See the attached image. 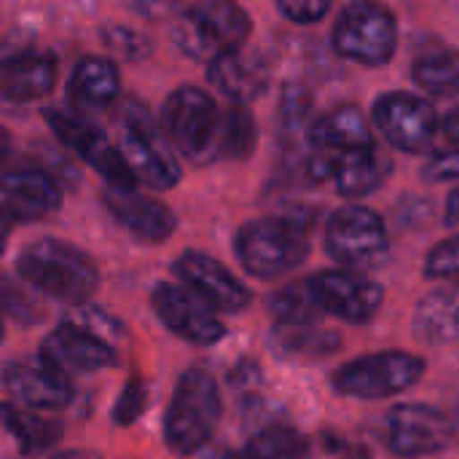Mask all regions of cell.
Masks as SVG:
<instances>
[{
  "mask_svg": "<svg viewBox=\"0 0 459 459\" xmlns=\"http://www.w3.org/2000/svg\"><path fill=\"white\" fill-rule=\"evenodd\" d=\"M16 272L40 296H48L62 304H86L97 285L100 269L89 253L62 239H38L30 242L16 255Z\"/></svg>",
  "mask_w": 459,
  "mask_h": 459,
  "instance_id": "obj_1",
  "label": "cell"
},
{
  "mask_svg": "<svg viewBox=\"0 0 459 459\" xmlns=\"http://www.w3.org/2000/svg\"><path fill=\"white\" fill-rule=\"evenodd\" d=\"M234 253L255 280H280L309 255V229L299 218H255L237 231Z\"/></svg>",
  "mask_w": 459,
  "mask_h": 459,
  "instance_id": "obj_2",
  "label": "cell"
},
{
  "mask_svg": "<svg viewBox=\"0 0 459 459\" xmlns=\"http://www.w3.org/2000/svg\"><path fill=\"white\" fill-rule=\"evenodd\" d=\"M223 414L221 390L204 368L180 374L164 414V441L175 455H196L210 444Z\"/></svg>",
  "mask_w": 459,
  "mask_h": 459,
  "instance_id": "obj_3",
  "label": "cell"
},
{
  "mask_svg": "<svg viewBox=\"0 0 459 459\" xmlns=\"http://www.w3.org/2000/svg\"><path fill=\"white\" fill-rule=\"evenodd\" d=\"M164 129L175 148L194 164H210L221 159L223 110L215 100L196 86H180L164 102Z\"/></svg>",
  "mask_w": 459,
  "mask_h": 459,
  "instance_id": "obj_4",
  "label": "cell"
},
{
  "mask_svg": "<svg viewBox=\"0 0 459 459\" xmlns=\"http://www.w3.org/2000/svg\"><path fill=\"white\" fill-rule=\"evenodd\" d=\"M425 374V360L414 352L385 350L374 355L355 358L336 368L331 387L344 398L358 401H382L406 393Z\"/></svg>",
  "mask_w": 459,
  "mask_h": 459,
  "instance_id": "obj_5",
  "label": "cell"
},
{
  "mask_svg": "<svg viewBox=\"0 0 459 459\" xmlns=\"http://www.w3.org/2000/svg\"><path fill=\"white\" fill-rule=\"evenodd\" d=\"M333 48L368 67L387 65L398 48V22L393 11L374 0L350 3L333 24Z\"/></svg>",
  "mask_w": 459,
  "mask_h": 459,
  "instance_id": "obj_6",
  "label": "cell"
},
{
  "mask_svg": "<svg viewBox=\"0 0 459 459\" xmlns=\"http://www.w3.org/2000/svg\"><path fill=\"white\" fill-rule=\"evenodd\" d=\"M325 253L350 272L379 269L390 253L387 226L371 207L347 204L325 226Z\"/></svg>",
  "mask_w": 459,
  "mask_h": 459,
  "instance_id": "obj_7",
  "label": "cell"
},
{
  "mask_svg": "<svg viewBox=\"0 0 459 459\" xmlns=\"http://www.w3.org/2000/svg\"><path fill=\"white\" fill-rule=\"evenodd\" d=\"M151 307L161 325L188 344L212 347L226 336V325L218 312L183 282H159L151 293Z\"/></svg>",
  "mask_w": 459,
  "mask_h": 459,
  "instance_id": "obj_8",
  "label": "cell"
},
{
  "mask_svg": "<svg viewBox=\"0 0 459 459\" xmlns=\"http://www.w3.org/2000/svg\"><path fill=\"white\" fill-rule=\"evenodd\" d=\"M118 151L137 183H145L153 191H167L178 186L180 167L145 110L134 108V113L126 116Z\"/></svg>",
  "mask_w": 459,
  "mask_h": 459,
  "instance_id": "obj_9",
  "label": "cell"
},
{
  "mask_svg": "<svg viewBox=\"0 0 459 459\" xmlns=\"http://www.w3.org/2000/svg\"><path fill=\"white\" fill-rule=\"evenodd\" d=\"M307 282L323 315L352 325L371 323L385 301V288L379 282L350 269H325L312 274Z\"/></svg>",
  "mask_w": 459,
  "mask_h": 459,
  "instance_id": "obj_10",
  "label": "cell"
},
{
  "mask_svg": "<svg viewBox=\"0 0 459 459\" xmlns=\"http://www.w3.org/2000/svg\"><path fill=\"white\" fill-rule=\"evenodd\" d=\"M374 121L390 145L406 153H422L441 132L433 105L409 91H387L374 102Z\"/></svg>",
  "mask_w": 459,
  "mask_h": 459,
  "instance_id": "obj_11",
  "label": "cell"
},
{
  "mask_svg": "<svg viewBox=\"0 0 459 459\" xmlns=\"http://www.w3.org/2000/svg\"><path fill=\"white\" fill-rule=\"evenodd\" d=\"M455 438L452 420L428 403H398L387 414V446L398 457H430Z\"/></svg>",
  "mask_w": 459,
  "mask_h": 459,
  "instance_id": "obj_12",
  "label": "cell"
},
{
  "mask_svg": "<svg viewBox=\"0 0 459 459\" xmlns=\"http://www.w3.org/2000/svg\"><path fill=\"white\" fill-rule=\"evenodd\" d=\"M46 121H48L51 132L75 156H81L94 172H100L108 180V188H134L137 186L121 151L113 148L97 126H91L89 121L70 116L65 110H46Z\"/></svg>",
  "mask_w": 459,
  "mask_h": 459,
  "instance_id": "obj_13",
  "label": "cell"
},
{
  "mask_svg": "<svg viewBox=\"0 0 459 459\" xmlns=\"http://www.w3.org/2000/svg\"><path fill=\"white\" fill-rule=\"evenodd\" d=\"M3 387L5 393L24 409L32 411H59L73 401V382L65 371H59L43 355L30 360H13L3 366Z\"/></svg>",
  "mask_w": 459,
  "mask_h": 459,
  "instance_id": "obj_14",
  "label": "cell"
},
{
  "mask_svg": "<svg viewBox=\"0 0 459 459\" xmlns=\"http://www.w3.org/2000/svg\"><path fill=\"white\" fill-rule=\"evenodd\" d=\"M172 272L186 288H191L196 296H202L215 312L237 315V312L247 309L253 301V293L245 288V282L207 253L186 250L172 264Z\"/></svg>",
  "mask_w": 459,
  "mask_h": 459,
  "instance_id": "obj_15",
  "label": "cell"
},
{
  "mask_svg": "<svg viewBox=\"0 0 459 459\" xmlns=\"http://www.w3.org/2000/svg\"><path fill=\"white\" fill-rule=\"evenodd\" d=\"M46 360H51L59 371L70 374H91V371H102L118 363V352L116 347H110L108 342L81 331L73 323H62L56 325L43 342H40V352Z\"/></svg>",
  "mask_w": 459,
  "mask_h": 459,
  "instance_id": "obj_16",
  "label": "cell"
},
{
  "mask_svg": "<svg viewBox=\"0 0 459 459\" xmlns=\"http://www.w3.org/2000/svg\"><path fill=\"white\" fill-rule=\"evenodd\" d=\"M108 212L140 242H164L175 234V212L153 196L137 194L134 188H108L102 194Z\"/></svg>",
  "mask_w": 459,
  "mask_h": 459,
  "instance_id": "obj_17",
  "label": "cell"
},
{
  "mask_svg": "<svg viewBox=\"0 0 459 459\" xmlns=\"http://www.w3.org/2000/svg\"><path fill=\"white\" fill-rule=\"evenodd\" d=\"M210 83L237 105H247L269 86V67L264 56L245 46H231L207 62Z\"/></svg>",
  "mask_w": 459,
  "mask_h": 459,
  "instance_id": "obj_18",
  "label": "cell"
},
{
  "mask_svg": "<svg viewBox=\"0 0 459 459\" xmlns=\"http://www.w3.org/2000/svg\"><path fill=\"white\" fill-rule=\"evenodd\" d=\"M56 83V59L46 51L22 48L0 56V94L11 102L46 97Z\"/></svg>",
  "mask_w": 459,
  "mask_h": 459,
  "instance_id": "obj_19",
  "label": "cell"
},
{
  "mask_svg": "<svg viewBox=\"0 0 459 459\" xmlns=\"http://www.w3.org/2000/svg\"><path fill=\"white\" fill-rule=\"evenodd\" d=\"M0 196L19 221L22 218H40L62 204V191L51 175L43 169H8L0 172Z\"/></svg>",
  "mask_w": 459,
  "mask_h": 459,
  "instance_id": "obj_20",
  "label": "cell"
},
{
  "mask_svg": "<svg viewBox=\"0 0 459 459\" xmlns=\"http://www.w3.org/2000/svg\"><path fill=\"white\" fill-rule=\"evenodd\" d=\"M414 336L422 344L444 347L459 342V282H449L444 288H433L425 293L411 317Z\"/></svg>",
  "mask_w": 459,
  "mask_h": 459,
  "instance_id": "obj_21",
  "label": "cell"
},
{
  "mask_svg": "<svg viewBox=\"0 0 459 459\" xmlns=\"http://www.w3.org/2000/svg\"><path fill=\"white\" fill-rule=\"evenodd\" d=\"M387 172H390L387 156L377 151V145H368V148H352L336 153L331 180L344 199H363L385 183Z\"/></svg>",
  "mask_w": 459,
  "mask_h": 459,
  "instance_id": "obj_22",
  "label": "cell"
},
{
  "mask_svg": "<svg viewBox=\"0 0 459 459\" xmlns=\"http://www.w3.org/2000/svg\"><path fill=\"white\" fill-rule=\"evenodd\" d=\"M309 145L328 148L336 153L352 151V148H368L374 145V132L360 108L342 105L309 126Z\"/></svg>",
  "mask_w": 459,
  "mask_h": 459,
  "instance_id": "obj_23",
  "label": "cell"
},
{
  "mask_svg": "<svg viewBox=\"0 0 459 459\" xmlns=\"http://www.w3.org/2000/svg\"><path fill=\"white\" fill-rule=\"evenodd\" d=\"M342 347V336L315 325H274L269 333V350L280 360H323Z\"/></svg>",
  "mask_w": 459,
  "mask_h": 459,
  "instance_id": "obj_24",
  "label": "cell"
},
{
  "mask_svg": "<svg viewBox=\"0 0 459 459\" xmlns=\"http://www.w3.org/2000/svg\"><path fill=\"white\" fill-rule=\"evenodd\" d=\"M121 81L118 70L110 59L105 56H86L78 62L70 78V97L89 110L108 108L118 97Z\"/></svg>",
  "mask_w": 459,
  "mask_h": 459,
  "instance_id": "obj_25",
  "label": "cell"
},
{
  "mask_svg": "<svg viewBox=\"0 0 459 459\" xmlns=\"http://www.w3.org/2000/svg\"><path fill=\"white\" fill-rule=\"evenodd\" d=\"M0 425L27 455L46 452L62 438V425L56 420H48L43 411H32L19 403H0Z\"/></svg>",
  "mask_w": 459,
  "mask_h": 459,
  "instance_id": "obj_26",
  "label": "cell"
},
{
  "mask_svg": "<svg viewBox=\"0 0 459 459\" xmlns=\"http://www.w3.org/2000/svg\"><path fill=\"white\" fill-rule=\"evenodd\" d=\"M194 11L199 13V19L204 22V27L210 30L221 48L242 46L253 30L247 11L237 0H199Z\"/></svg>",
  "mask_w": 459,
  "mask_h": 459,
  "instance_id": "obj_27",
  "label": "cell"
},
{
  "mask_svg": "<svg viewBox=\"0 0 459 459\" xmlns=\"http://www.w3.org/2000/svg\"><path fill=\"white\" fill-rule=\"evenodd\" d=\"M309 438L282 422L261 428L237 455L239 459H309Z\"/></svg>",
  "mask_w": 459,
  "mask_h": 459,
  "instance_id": "obj_28",
  "label": "cell"
},
{
  "mask_svg": "<svg viewBox=\"0 0 459 459\" xmlns=\"http://www.w3.org/2000/svg\"><path fill=\"white\" fill-rule=\"evenodd\" d=\"M266 309L277 325H315L323 317V309L307 280L274 290L266 301Z\"/></svg>",
  "mask_w": 459,
  "mask_h": 459,
  "instance_id": "obj_29",
  "label": "cell"
},
{
  "mask_svg": "<svg viewBox=\"0 0 459 459\" xmlns=\"http://www.w3.org/2000/svg\"><path fill=\"white\" fill-rule=\"evenodd\" d=\"M411 75L436 97H459V51H438L417 59Z\"/></svg>",
  "mask_w": 459,
  "mask_h": 459,
  "instance_id": "obj_30",
  "label": "cell"
},
{
  "mask_svg": "<svg viewBox=\"0 0 459 459\" xmlns=\"http://www.w3.org/2000/svg\"><path fill=\"white\" fill-rule=\"evenodd\" d=\"M258 140V126L253 113L245 105H229L223 110L221 129V159H245L253 153Z\"/></svg>",
  "mask_w": 459,
  "mask_h": 459,
  "instance_id": "obj_31",
  "label": "cell"
},
{
  "mask_svg": "<svg viewBox=\"0 0 459 459\" xmlns=\"http://www.w3.org/2000/svg\"><path fill=\"white\" fill-rule=\"evenodd\" d=\"M172 40L175 46L191 56V59H202V62H210L215 54H221L223 48L218 46V40L210 35V30L204 27V22L199 19V13L194 8L183 11L175 16L172 22Z\"/></svg>",
  "mask_w": 459,
  "mask_h": 459,
  "instance_id": "obj_32",
  "label": "cell"
},
{
  "mask_svg": "<svg viewBox=\"0 0 459 459\" xmlns=\"http://www.w3.org/2000/svg\"><path fill=\"white\" fill-rule=\"evenodd\" d=\"M65 323L78 325L81 331H86V333H91V336L108 342L110 347H116V344L124 339V325H121V320H116L110 312H105V309H100V307H91V304H75V307L67 312Z\"/></svg>",
  "mask_w": 459,
  "mask_h": 459,
  "instance_id": "obj_33",
  "label": "cell"
},
{
  "mask_svg": "<svg viewBox=\"0 0 459 459\" xmlns=\"http://www.w3.org/2000/svg\"><path fill=\"white\" fill-rule=\"evenodd\" d=\"M102 40L116 56H121L126 62H140V59H145L151 54V38H145L143 32H137V30H132L126 24L105 27Z\"/></svg>",
  "mask_w": 459,
  "mask_h": 459,
  "instance_id": "obj_34",
  "label": "cell"
},
{
  "mask_svg": "<svg viewBox=\"0 0 459 459\" xmlns=\"http://www.w3.org/2000/svg\"><path fill=\"white\" fill-rule=\"evenodd\" d=\"M425 277L428 280H444V282H459V234L438 242L428 253Z\"/></svg>",
  "mask_w": 459,
  "mask_h": 459,
  "instance_id": "obj_35",
  "label": "cell"
},
{
  "mask_svg": "<svg viewBox=\"0 0 459 459\" xmlns=\"http://www.w3.org/2000/svg\"><path fill=\"white\" fill-rule=\"evenodd\" d=\"M0 309H5L11 317L22 323H38L43 317V312L30 299V293L19 288L16 282H11L8 277H0Z\"/></svg>",
  "mask_w": 459,
  "mask_h": 459,
  "instance_id": "obj_36",
  "label": "cell"
},
{
  "mask_svg": "<svg viewBox=\"0 0 459 459\" xmlns=\"http://www.w3.org/2000/svg\"><path fill=\"white\" fill-rule=\"evenodd\" d=\"M148 406V390L143 385V379H129L116 401V409H113V420L116 425H132Z\"/></svg>",
  "mask_w": 459,
  "mask_h": 459,
  "instance_id": "obj_37",
  "label": "cell"
},
{
  "mask_svg": "<svg viewBox=\"0 0 459 459\" xmlns=\"http://www.w3.org/2000/svg\"><path fill=\"white\" fill-rule=\"evenodd\" d=\"M312 110V94L301 86H285L282 102H280V118L285 126H301L309 118Z\"/></svg>",
  "mask_w": 459,
  "mask_h": 459,
  "instance_id": "obj_38",
  "label": "cell"
},
{
  "mask_svg": "<svg viewBox=\"0 0 459 459\" xmlns=\"http://www.w3.org/2000/svg\"><path fill=\"white\" fill-rule=\"evenodd\" d=\"M280 13L296 24H315L325 19L333 0H274Z\"/></svg>",
  "mask_w": 459,
  "mask_h": 459,
  "instance_id": "obj_39",
  "label": "cell"
},
{
  "mask_svg": "<svg viewBox=\"0 0 459 459\" xmlns=\"http://www.w3.org/2000/svg\"><path fill=\"white\" fill-rule=\"evenodd\" d=\"M422 175H425V180H430V183H459V148L436 153V156L425 164Z\"/></svg>",
  "mask_w": 459,
  "mask_h": 459,
  "instance_id": "obj_40",
  "label": "cell"
},
{
  "mask_svg": "<svg viewBox=\"0 0 459 459\" xmlns=\"http://www.w3.org/2000/svg\"><path fill=\"white\" fill-rule=\"evenodd\" d=\"M129 8L145 19H175L178 13H183L186 0H126Z\"/></svg>",
  "mask_w": 459,
  "mask_h": 459,
  "instance_id": "obj_41",
  "label": "cell"
},
{
  "mask_svg": "<svg viewBox=\"0 0 459 459\" xmlns=\"http://www.w3.org/2000/svg\"><path fill=\"white\" fill-rule=\"evenodd\" d=\"M441 134H444L449 143L459 145V110H452L449 116L441 118Z\"/></svg>",
  "mask_w": 459,
  "mask_h": 459,
  "instance_id": "obj_42",
  "label": "cell"
},
{
  "mask_svg": "<svg viewBox=\"0 0 459 459\" xmlns=\"http://www.w3.org/2000/svg\"><path fill=\"white\" fill-rule=\"evenodd\" d=\"M16 221H19V218H16L8 207H0V255H3V250H5L8 234H11V229H13Z\"/></svg>",
  "mask_w": 459,
  "mask_h": 459,
  "instance_id": "obj_43",
  "label": "cell"
},
{
  "mask_svg": "<svg viewBox=\"0 0 459 459\" xmlns=\"http://www.w3.org/2000/svg\"><path fill=\"white\" fill-rule=\"evenodd\" d=\"M446 221L459 223V191H452L449 199H446Z\"/></svg>",
  "mask_w": 459,
  "mask_h": 459,
  "instance_id": "obj_44",
  "label": "cell"
},
{
  "mask_svg": "<svg viewBox=\"0 0 459 459\" xmlns=\"http://www.w3.org/2000/svg\"><path fill=\"white\" fill-rule=\"evenodd\" d=\"M51 459H97L91 452H81V449H67V452H59Z\"/></svg>",
  "mask_w": 459,
  "mask_h": 459,
  "instance_id": "obj_45",
  "label": "cell"
},
{
  "mask_svg": "<svg viewBox=\"0 0 459 459\" xmlns=\"http://www.w3.org/2000/svg\"><path fill=\"white\" fill-rule=\"evenodd\" d=\"M8 151H11V137H8L5 129H0V161L8 156Z\"/></svg>",
  "mask_w": 459,
  "mask_h": 459,
  "instance_id": "obj_46",
  "label": "cell"
},
{
  "mask_svg": "<svg viewBox=\"0 0 459 459\" xmlns=\"http://www.w3.org/2000/svg\"><path fill=\"white\" fill-rule=\"evenodd\" d=\"M342 459H371V455H368V449H363V446H352Z\"/></svg>",
  "mask_w": 459,
  "mask_h": 459,
  "instance_id": "obj_47",
  "label": "cell"
},
{
  "mask_svg": "<svg viewBox=\"0 0 459 459\" xmlns=\"http://www.w3.org/2000/svg\"><path fill=\"white\" fill-rule=\"evenodd\" d=\"M221 459H239V455H237V452H229V455H223Z\"/></svg>",
  "mask_w": 459,
  "mask_h": 459,
  "instance_id": "obj_48",
  "label": "cell"
},
{
  "mask_svg": "<svg viewBox=\"0 0 459 459\" xmlns=\"http://www.w3.org/2000/svg\"><path fill=\"white\" fill-rule=\"evenodd\" d=\"M0 342H3V320H0Z\"/></svg>",
  "mask_w": 459,
  "mask_h": 459,
  "instance_id": "obj_49",
  "label": "cell"
}]
</instances>
